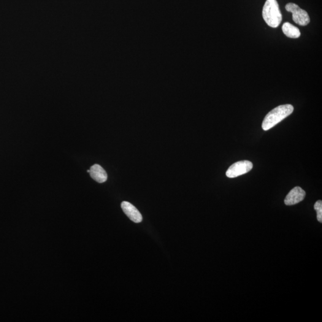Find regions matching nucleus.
Masks as SVG:
<instances>
[{
  "label": "nucleus",
  "mask_w": 322,
  "mask_h": 322,
  "mask_svg": "<svg viewBox=\"0 0 322 322\" xmlns=\"http://www.w3.org/2000/svg\"><path fill=\"white\" fill-rule=\"evenodd\" d=\"M294 111V107L291 105H280L268 113L262 123V128L264 131L269 130L277 126L290 115Z\"/></svg>",
  "instance_id": "f257e3e1"
},
{
  "label": "nucleus",
  "mask_w": 322,
  "mask_h": 322,
  "mask_svg": "<svg viewBox=\"0 0 322 322\" xmlns=\"http://www.w3.org/2000/svg\"><path fill=\"white\" fill-rule=\"evenodd\" d=\"M262 14L266 23L272 28H277L282 20V16L277 0H267Z\"/></svg>",
  "instance_id": "f03ea898"
},
{
  "label": "nucleus",
  "mask_w": 322,
  "mask_h": 322,
  "mask_svg": "<svg viewBox=\"0 0 322 322\" xmlns=\"http://www.w3.org/2000/svg\"><path fill=\"white\" fill-rule=\"evenodd\" d=\"M285 9L292 14V20L295 23L300 26H306L310 23V20L306 11L302 10L296 4L289 2Z\"/></svg>",
  "instance_id": "7ed1b4c3"
},
{
  "label": "nucleus",
  "mask_w": 322,
  "mask_h": 322,
  "mask_svg": "<svg viewBox=\"0 0 322 322\" xmlns=\"http://www.w3.org/2000/svg\"><path fill=\"white\" fill-rule=\"evenodd\" d=\"M253 164L249 161H238L235 163L227 170L226 174L229 178H235L240 175L247 174L253 169Z\"/></svg>",
  "instance_id": "20e7f679"
},
{
  "label": "nucleus",
  "mask_w": 322,
  "mask_h": 322,
  "mask_svg": "<svg viewBox=\"0 0 322 322\" xmlns=\"http://www.w3.org/2000/svg\"><path fill=\"white\" fill-rule=\"evenodd\" d=\"M305 197V192L300 187H296L289 192L285 197V204L286 205H294L301 202Z\"/></svg>",
  "instance_id": "39448f33"
},
{
  "label": "nucleus",
  "mask_w": 322,
  "mask_h": 322,
  "mask_svg": "<svg viewBox=\"0 0 322 322\" xmlns=\"http://www.w3.org/2000/svg\"><path fill=\"white\" fill-rule=\"evenodd\" d=\"M121 208L126 215L134 223H139L142 221L143 217L141 214L130 203L127 201L122 202Z\"/></svg>",
  "instance_id": "423d86ee"
},
{
  "label": "nucleus",
  "mask_w": 322,
  "mask_h": 322,
  "mask_svg": "<svg viewBox=\"0 0 322 322\" xmlns=\"http://www.w3.org/2000/svg\"><path fill=\"white\" fill-rule=\"evenodd\" d=\"M89 172H90L91 177L99 183H104L107 179V172L98 164L92 166Z\"/></svg>",
  "instance_id": "0eeeda50"
},
{
  "label": "nucleus",
  "mask_w": 322,
  "mask_h": 322,
  "mask_svg": "<svg viewBox=\"0 0 322 322\" xmlns=\"http://www.w3.org/2000/svg\"><path fill=\"white\" fill-rule=\"evenodd\" d=\"M282 31L286 37L291 39H297L301 36V32L297 27L292 25L291 23L286 22L282 26Z\"/></svg>",
  "instance_id": "6e6552de"
},
{
  "label": "nucleus",
  "mask_w": 322,
  "mask_h": 322,
  "mask_svg": "<svg viewBox=\"0 0 322 322\" xmlns=\"http://www.w3.org/2000/svg\"><path fill=\"white\" fill-rule=\"evenodd\" d=\"M314 208L317 212V218L319 222L322 223V201L319 200L314 205Z\"/></svg>",
  "instance_id": "1a4fd4ad"
}]
</instances>
